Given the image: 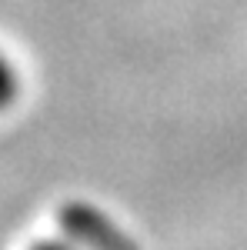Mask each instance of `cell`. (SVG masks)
I'll return each mask as SVG.
<instances>
[{
	"label": "cell",
	"mask_w": 247,
	"mask_h": 250,
	"mask_svg": "<svg viewBox=\"0 0 247 250\" xmlns=\"http://www.w3.org/2000/svg\"><path fill=\"white\" fill-rule=\"evenodd\" d=\"M30 250H70V247H64V244H57V240H40V244H34Z\"/></svg>",
	"instance_id": "7a4b0ae2"
},
{
	"label": "cell",
	"mask_w": 247,
	"mask_h": 250,
	"mask_svg": "<svg viewBox=\"0 0 247 250\" xmlns=\"http://www.w3.org/2000/svg\"><path fill=\"white\" fill-rule=\"evenodd\" d=\"M17 90H20V80H17V70H14V63L0 54V110L3 107H10L14 100H17Z\"/></svg>",
	"instance_id": "6da1fadb"
}]
</instances>
